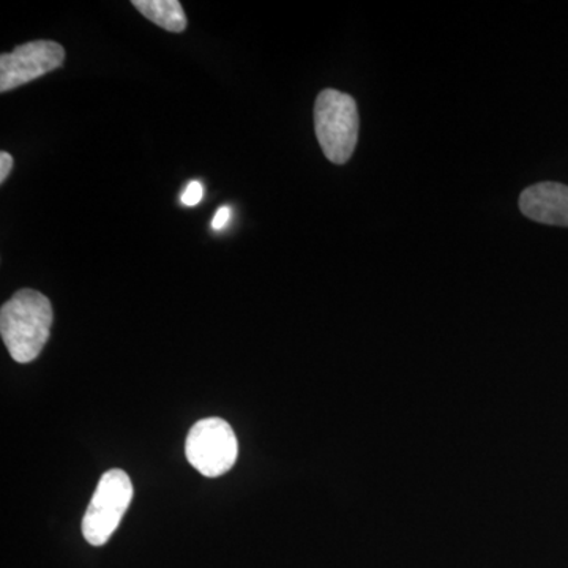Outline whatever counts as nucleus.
<instances>
[{
	"label": "nucleus",
	"mask_w": 568,
	"mask_h": 568,
	"mask_svg": "<svg viewBox=\"0 0 568 568\" xmlns=\"http://www.w3.org/2000/svg\"><path fill=\"white\" fill-rule=\"evenodd\" d=\"M52 320L50 298L39 291H18L2 305L0 335L13 361L29 364L39 357L50 339Z\"/></svg>",
	"instance_id": "nucleus-1"
},
{
	"label": "nucleus",
	"mask_w": 568,
	"mask_h": 568,
	"mask_svg": "<svg viewBox=\"0 0 568 568\" xmlns=\"http://www.w3.org/2000/svg\"><path fill=\"white\" fill-rule=\"evenodd\" d=\"M357 103L347 93L325 89L315 103V130L324 155L335 164L349 162L358 141Z\"/></svg>",
	"instance_id": "nucleus-2"
},
{
	"label": "nucleus",
	"mask_w": 568,
	"mask_h": 568,
	"mask_svg": "<svg viewBox=\"0 0 568 568\" xmlns=\"http://www.w3.org/2000/svg\"><path fill=\"white\" fill-rule=\"evenodd\" d=\"M133 499V484L121 469L104 473L82 518V534L93 547H103L121 525Z\"/></svg>",
	"instance_id": "nucleus-3"
},
{
	"label": "nucleus",
	"mask_w": 568,
	"mask_h": 568,
	"mask_svg": "<svg viewBox=\"0 0 568 568\" xmlns=\"http://www.w3.org/2000/svg\"><path fill=\"white\" fill-rule=\"evenodd\" d=\"M185 455L190 465L204 477H220L237 462L239 444L234 429L220 417L196 422L186 437Z\"/></svg>",
	"instance_id": "nucleus-4"
},
{
	"label": "nucleus",
	"mask_w": 568,
	"mask_h": 568,
	"mask_svg": "<svg viewBox=\"0 0 568 568\" xmlns=\"http://www.w3.org/2000/svg\"><path fill=\"white\" fill-rule=\"evenodd\" d=\"M65 61L62 44L50 40L31 41L21 44L10 54L0 55V92L21 88L61 69Z\"/></svg>",
	"instance_id": "nucleus-5"
},
{
	"label": "nucleus",
	"mask_w": 568,
	"mask_h": 568,
	"mask_svg": "<svg viewBox=\"0 0 568 568\" xmlns=\"http://www.w3.org/2000/svg\"><path fill=\"white\" fill-rule=\"evenodd\" d=\"M523 215L541 224L568 226V186L558 182H540L519 196Z\"/></svg>",
	"instance_id": "nucleus-6"
},
{
	"label": "nucleus",
	"mask_w": 568,
	"mask_h": 568,
	"mask_svg": "<svg viewBox=\"0 0 568 568\" xmlns=\"http://www.w3.org/2000/svg\"><path fill=\"white\" fill-rule=\"evenodd\" d=\"M133 7L164 31L181 33L186 29V14L179 0H133Z\"/></svg>",
	"instance_id": "nucleus-7"
},
{
	"label": "nucleus",
	"mask_w": 568,
	"mask_h": 568,
	"mask_svg": "<svg viewBox=\"0 0 568 568\" xmlns=\"http://www.w3.org/2000/svg\"><path fill=\"white\" fill-rule=\"evenodd\" d=\"M203 196V185H201V182L193 181L190 182L189 185H186L185 190H183L181 201L183 205H186V207H194V205L201 203Z\"/></svg>",
	"instance_id": "nucleus-8"
},
{
	"label": "nucleus",
	"mask_w": 568,
	"mask_h": 568,
	"mask_svg": "<svg viewBox=\"0 0 568 568\" xmlns=\"http://www.w3.org/2000/svg\"><path fill=\"white\" fill-rule=\"evenodd\" d=\"M231 220V209L226 207H220L219 211H216L215 216H213L212 220V230L220 231L223 230L224 226H226L227 222Z\"/></svg>",
	"instance_id": "nucleus-9"
},
{
	"label": "nucleus",
	"mask_w": 568,
	"mask_h": 568,
	"mask_svg": "<svg viewBox=\"0 0 568 568\" xmlns=\"http://www.w3.org/2000/svg\"><path fill=\"white\" fill-rule=\"evenodd\" d=\"M11 168H13V159H11L10 153L2 152L0 153V182H6L7 178H9Z\"/></svg>",
	"instance_id": "nucleus-10"
}]
</instances>
